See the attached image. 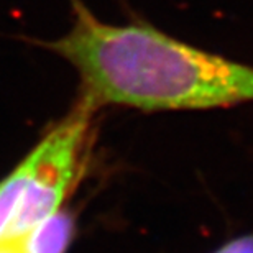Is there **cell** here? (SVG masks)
Instances as JSON below:
<instances>
[{
	"label": "cell",
	"mask_w": 253,
	"mask_h": 253,
	"mask_svg": "<svg viewBox=\"0 0 253 253\" xmlns=\"http://www.w3.org/2000/svg\"><path fill=\"white\" fill-rule=\"evenodd\" d=\"M73 25L51 42H35L79 76V97L102 107L207 110L253 102V66L178 40L146 22L114 25L71 0Z\"/></svg>",
	"instance_id": "cell-1"
},
{
	"label": "cell",
	"mask_w": 253,
	"mask_h": 253,
	"mask_svg": "<svg viewBox=\"0 0 253 253\" xmlns=\"http://www.w3.org/2000/svg\"><path fill=\"white\" fill-rule=\"evenodd\" d=\"M95 114L76 99L69 112L0 181V242H17L64 207L84 176Z\"/></svg>",
	"instance_id": "cell-2"
},
{
	"label": "cell",
	"mask_w": 253,
	"mask_h": 253,
	"mask_svg": "<svg viewBox=\"0 0 253 253\" xmlns=\"http://www.w3.org/2000/svg\"><path fill=\"white\" fill-rule=\"evenodd\" d=\"M76 235V217L59 209L17 240L20 253H66Z\"/></svg>",
	"instance_id": "cell-3"
},
{
	"label": "cell",
	"mask_w": 253,
	"mask_h": 253,
	"mask_svg": "<svg viewBox=\"0 0 253 253\" xmlns=\"http://www.w3.org/2000/svg\"><path fill=\"white\" fill-rule=\"evenodd\" d=\"M212 253H253V232L230 239Z\"/></svg>",
	"instance_id": "cell-4"
},
{
	"label": "cell",
	"mask_w": 253,
	"mask_h": 253,
	"mask_svg": "<svg viewBox=\"0 0 253 253\" xmlns=\"http://www.w3.org/2000/svg\"><path fill=\"white\" fill-rule=\"evenodd\" d=\"M0 253H20L17 242H2L0 244Z\"/></svg>",
	"instance_id": "cell-5"
}]
</instances>
